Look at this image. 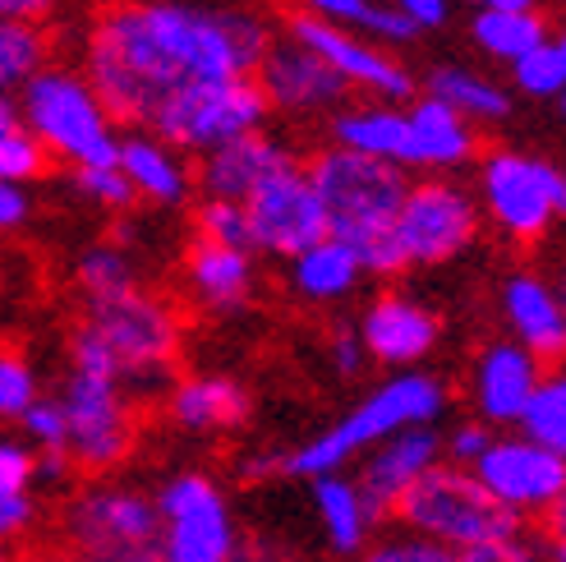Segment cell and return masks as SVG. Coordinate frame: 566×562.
Here are the masks:
<instances>
[{
	"instance_id": "obj_13",
	"label": "cell",
	"mask_w": 566,
	"mask_h": 562,
	"mask_svg": "<svg viewBox=\"0 0 566 562\" xmlns=\"http://www.w3.org/2000/svg\"><path fill=\"white\" fill-rule=\"evenodd\" d=\"M470 475L479 480V489H484L502 512H512L516 521L562 512L566 457H553L525 438H493L489 452L470 466Z\"/></svg>"
},
{
	"instance_id": "obj_3",
	"label": "cell",
	"mask_w": 566,
	"mask_h": 562,
	"mask_svg": "<svg viewBox=\"0 0 566 562\" xmlns=\"http://www.w3.org/2000/svg\"><path fill=\"white\" fill-rule=\"evenodd\" d=\"M447 410V387L433 374L406 370L378 383L350 415H342L332 429L308 438L295 452H281V480H318V475H342L346 461L369 452L382 438L401 429H423Z\"/></svg>"
},
{
	"instance_id": "obj_43",
	"label": "cell",
	"mask_w": 566,
	"mask_h": 562,
	"mask_svg": "<svg viewBox=\"0 0 566 562\" xmlns=\"http://www.w3.org/2000/svg\"><path fill=\"white\" fill-rule=\"evenodd\" d=\"M489 443H493V429H489V425H479V419H470V425H457V429L442 438V452H447L451 466L470 470L479 457L489 452Z\"/></svg>"
},
{
	"instance_id": "obj_12",
	"label": "cell",
	"mask_w": 566,
	"mask_h": 562,
	"mask_svg": "<svg viewBox=\"0 0 566 562\" xmlns=\"http://www.w3.org/2000/svg\"><path fill=\"white\" fill-rule=\"evenodd\" d=\"M61 410H65V429H70V443L65 452L78 470H111L129 457L134 447V415H129V397L116 378H97V374H74L65 378V392L61 397Z\"/></svg>"
},
{
	"instance_id": "obj_21",
	"label": "cell",
	"mask_w": 566,
	"mask_h": 562,
	"mask_svg": "<svg viewBox=\"0 0 566 562\" xmlns=\"http://www.w3.org/2000/svg\"><path fill=\"white\" fill-rule=\"evenodd\" d=\"M502 314H506V327L516 332L512 342L525 346L539 364L557 360L566 351V309H562V295L548 287L544 277H534V272L506 277Z\"/></svg>"
},
{
	"instance_id": "obj_24",
	"label": "cell",
	"mask_w": 566,
	"mask_h": 562,
	"mask_svg": "<svg viewBox=\"0 0 566 562\" xmlns=\"http://www.w3.org/2000/svg\"><path fill=\"white\" fill-rule=\"evenodd\" d=\"M116 166H120V176L134 185L138 199H153V204H166V208L185 204L189 189H193V176L185 171V162L171 148H166V144H157L148 129L120 138Z\"/></svg>"
},
{
	"instance_id": "obj_16",
	"label": "cell",
	"mask_w": 566,
	"mask_h": 562,
	"mask_svg": "<svg viewBox=\"0 0 566 562\" xmlns=\"http://www.w3.org/2000/svg\"><path fill=\"white\" fill-rule=\"evenodd\" d=\"M253 79H259L268 106L291 111V116H314V111L346 106V97H350L346 83L336 79L314 51H304L291 38H272Z\"/></svg>"
},
{
	"instance_id": "obj_10",
	"label": "cell",
	"mask_w": 566,
	"mask_h": 562,
	"mask_svg": "<svg viewBox=\"0 0 566 562\" xmlns=\"http://www.w3.org/2000/svg\"><path fill=\"white\" fill-rule=\"evenodd\" d=\"M479 236L474 199L451 180H419L406 189V204L391 221L396 254L406 268H438L470 249Z\"/></svg>"
},
{
	"instance_id": "obj_45",
	"label": "cell",
	"mask_w": 566,
	"mask_h": 562,
	"mask_svg": "<svg viewBox=\"0 0 566 562\" xmlns=\"http://www.w3.org/2000/svg\"><path fill=\"white\" fill-rule=\"evenodd\" d=\"M387 6L401 14L406 23H415V33L447 28V19H451V0H387Z\"/></svg>"
},
{
	"instance_id": "obj_53",
	"label": "cell",
	"mask_w": 566,
	"mask_h": 562,
	"mask_svg": "<svg viewBox=\"0 0 566 562\" xmlns=\"http://www.w3.org/2000/svg\"><path fill=\"white\" fill-rule=\"evenodd\" d=\"M235 562H281L276 553H268V549H240L235 553Z\"/></svg>"
},
{
	"instance_id": "obj_44",
	"label": "cell",
	"mask_w": 566,
	"mask_h": 562,
	"mask_svg": "<svg viewBox=\"0 0 566 562\" xmlns=\"http://www.w3.org/2000/svg\"><path fill=\"white\" fill-rule=\"evenodd\" d=\"M28 485H33V447L0 438V493H28Z\"/></svg>"
},
{
	"instance_id": "obj_55",
	"label": "cell",
	"mask_w": 566,
	"mask_h": 562,
	"mask_svg": "<svg viewBox=\"0 0 566 562\" xmlns=\"http://www.w3.org/2000/svg\"><path fill=\"white\" fill-rule=\"evenodd\" d=\"M0 562H10V558H6V549H0Z\"/></svg>"
},
{
	"instance_id": "obj_48",
	"label": "cell",
	"mask_w": 566,
	"mask_h": 562,
	"mask_svg": "<svg viewBox=\"0 0 566 562\" xmlns=\"http://www.w3.org/2000/svg\"><path fill=\"white\" fill-rule=\"evenodd\" d=\"M55 10V0H0V23H33L42 28V19Z\"/></svg>"
},
{
	"instance_id": "obj_40",
	"label": "cell",
	"mask_w": 566,
	"mask_h": 562,
	"mask_svg": "<svg viewBox=\"0 0 566 562\" xmlns=\"http://www.w3.org/2000/svg\"><path fill=\"white\" fill-rule=\"evenodd\" d=\"M19 425H23L28 443H38V452H65L70 429H65V410H61V402H55V397H38L33 406L23 410Z\"/></svg>"
},
{
	"instance_id": "obj_26",
	"label": "cell",
	"mask_w": 566,
	"mask_h": 562,
	"mask_svg": "<svg viewBox=\"0 0 566 562\" xmlns=\"http://www.w3.org/2000/svg\"><path fill=\"white\" fill-rule=\"evenodd\" d=\"M189 281H193L198 300H203L208 309L231 314V309H240L249 300V291H253V254L198 240L189 249Z\"/></svg>"
},
{
	"instance_id": "obj_5",
	"label": "cell",
	"mask_w": 566,
	"mask_h": 562,
	"mask_svg": "<svg viewBox=\"0 0 566 562\" xmlns=\"http://www.w3.org/2000/svg\"><path fill=\"white\" fill-rule=\"evenodd\" d=\"M391 517L401 521L410 535L433 540L451 553L525 530V521L502 512L497 502L479 489L474 475L461 466H433L429 475H419V480L396 498Z\"/></svg>"
},
{
	"instance_id": "obj_37",
	"label": "cell",
	"mask_w": 566,
	"mask_h": 562,
	"mask_svg": "<svg viewBox=\"0 0 566 562\" xmlns=\"http://www.w3.org/2000/svg\"><path fill=\"white\" fill-rule=\"evenodd\" d=\"M198 240L208 244H226V249H244L249 254V221H244V204H226V199H203L193 212Z\"/></svg>"
},
{
	"instance_id": "obj_19",
	"label": "cell",
	"mask_w": 566,
	"mask_h": 562,
	"mask_svg": "<svg viewBox=\"0 0 566 562\" xmlns=\"http://www.w3.org/2000/svg\"><path fill=\"white\" fill-rule=\"evenodd\" d=\"M544 364L516 342H493L479 351L474 374H470V397L479 410V425H516L530 392L539 387Z\"/></svg>"
},
{
	"instance_id": "obj_46",
	"label": "cell",
	"mask_w": 566,
	"mask_h": 562,
	"mask_svg": "<svg viewBox=\"0 0 566 562\" xmlns=\"http://www.w3.org/2000/svg\"><path fill=\"white\" fill-rule=\"evenodd\" d=\"M327 360H332V370L342 374V378L364 374V364H369V355H364V346H359V336H355V332H346V327H336V332H332V342H327Z\"/></svg>"
},
{
	"instance_id": "obj_27",
	"label": "cell",
	"mask_w": 566,
	"mask_h": 562,
	"mask_svg": "<svg viewBox=\"0 0 566 562\" xmlns=\"http://www.w3.org/2000/svg\"><path fill=\"white\" fill-rule=\"evenodd\" d=\"M314 512H318V525L332 544V553H364L369 549V535H374V517L364 508V498L355 489V480L346 475H318L314 480Z\"/></svg>"
},
{
	"instance_id": "obj_15",
	"label": "cell",
	"mask_w": 566,
	"mask_h": 562,
	"mask_svg": "<svg viewBox=\"0 0 566 562\" xmlns=\"http://www.w3.org/2000/svg\"><path fill=\"white\" fill-rule=\"evenodd\" d=\"M286 38L300 42L304 51H314L318 61L346 83V89H364L382 97V106H396V102H410L415 97V74L387 55L382 46H374L369 38H355L346 28H332L314 14H295Z\"/></svg>"
},
{
	"instance_id": "obj_49",
	"label": "cell",
	"mask_w": 566,
	"mask_h": 562,
	"mask_svg": "<svg viewBox=\"0 0 566 562\" xmlns=\"http://www.w3.org/2000/svg\"><path fill=\"white\" fill-rule=\"evenodd\" d=\"M28 221V194L23 185H6L0 180V231H14Z\"/></svg>"
},
{
	"instance_id": "obj_20",
	"label": "cell",
	"mask_w": 566,
	"mask_h": 562,
	"mask_svg": "<svg viewBox=\"0 0 566 562\" xmlns=\"http://www.w3.org/2000/svg\"><path fill=\"white\" fill-rule=\"evenodd\" d=\"M291 166H300L295 153L281 144V138H272L268 129H259V134L235 138V144L208 153L203 166H198V185H203L208 199L244 204L253 189L268 185L281 171H291Z\"/></svg>"
},
{
	"instance_id": "obj_42",
	"label": "cell",
	"mask_w": 566,
	"mask_h": 562,
	"mask_svg": "<svg viewBox=\"0 0 566 562\" xmlns=\"http://www.w3.org/2000/svg\"><path fill=\"white\" fill-rule=\"evenodd\" d=\"M457 562H548V558H544V544H534L525 530H516V535H502V540H484L474 549H461Z\"/></svg>"
},
{
	"instance_id": "obj_6",
	"label": "cell",
	"mask_w": 566,
	"mask_h": 562,
	"mask_svg": "<svg viewBox=\"0 0 566 562\" xmlns=\"http://www.w3.org/2000/svg\"><path fill=\"white\" fill-rule=\"evenodd\" d=\"M268 97L259 79H221V83H189L171 93L153 116L148 134L166 148L185 153H217L235 138H249L268 125Z\"/></svg>"
},
{
	"instance_id": "obj_34",
	"label": "cell",
	"mask_w": 566,
	"mask_h": 562,
	"mask_svg": "<svg viewBox=\"0 0 566 562\" xmlns=\"http://www.w3.org/2000/svg\"><path fill=\"white\" fill-rule=\"evenodd\" d=\"M516 70V89L530 97H562L566 93V42L553 33L548 42H539L534 51H525Z\"/></svg>"
},
{
	"instance_id": "obj_35",
	"label": "cell",
	"mask_w": 566,
	"mask_h": 562,
	"mask_svg": "<svg viewBox=\"0 0 566 562\" xmlns=\"http://www.w3.org/2000/svg\"><path fill=\"white\" fill-rule=\"evenodd\" d=\"M78 287L88 291V300H106V295H120V291L138 287V281H134L129 259L116 244H93L88 254L78 259Z\"/></svg>"
},
{
	"instance_id": "obj_29",
	"label": "cell",
	"mask_w": 566,
	"mask_h": 562,
	"mask_svg": "<svg viewBox=\"0 0 566 562\" xmlns=\"http://www.w3.org/2000/svg\"><path fill=\"white\" fill-rule=\"evenodd\" d=\"M359 263L346 244H336L332 236L314 249H304V254L291 259V287L295 295L314 300V304H332V300H346L355 287H359Z\"/></svg>"
},
{
	"instance_id": "obj_30",
	"label": "cell",
	"mask_w": 566,
	"mask_h": 562,
	"mask_svg": "<svg viewBox=\"0 0 566 562\" xmlns=\"http://www.w3.org/2000/svg\"><path fill=\"white\" fill-rule=\"evenodd\" d=\"M304 14H314L332 28H359V33H369L374 46L387 42V46H406L415 42V23H406L401 14H396L387 0H304Z\"/></svg>"
},
{
	"instance_id": "obj_52",
	"label": "cell",
	"mask_w": 566,
	"mask_h": 562,
	"mask_svg": "<svg viewBox=\"0 0 566 562\" xmlns=\"http://www.w3.org/2000/svg\"><path fill=\"white\" fill-rule=\"evenodd\" d=\"M19 125V106L14 97H0V129H14Z\"/></svg>"
},
{
	"instance_id": "obj_17",
	"label": "cell",
	"mask_w": 566,
	"mask_h": 562,
	"mask_svg": "<svg viewBox=\"0 0 566 562\" xmlns=\"http://www.w3.org/2000/svg\"><path fill=\"white\" fill-rule=\"evenodd\" d=\"M433 466H442V434L433 425L401 429V434L382 438L378 447H369V461L359 466L355 489L364 498V508H369V517L382 521V517H391L396 498H401L419 475H429Z\"/></svg>"
},
{
	"instance_id": "obj_2",
	"label": "cell",
	"mask_w": 566,
	"mask_h": 562,
	"mask_svg": "<svg viewBox=\"0 0 566 562\" xmlns=\"http://www.w3.org/2000/svg\"><path fill=\"white\" fill-rule=\"evenodd\" d=\"M304 176L323 204L327 236L350 249L359 272H374V277L406 272L401 254H396V240H391V221L401 212L406 189H410L401 166H387V162L359 157L346 148H323L304 166Z\"/></svg>"
},
{
	"instance_id": "obj_22",
	"label": "cell",
	"mask_w": 566,
	"mask_h": 562,
	"mask_svg": "<svg viewBox=\"0 0 566 562\" xmlns=\"http://www.w3.org/2000/svg\"><path fill=\"white\" fill-rule=\"evenodd\" d=\"M253 402L240 378H226V374H198V378H180L166 397V415L176 419L180 429L189 434H226V429H240L249 419Z\"/></svg>"
},
{
	"instance_id": "obj_36",
	"label": "cell",
	"mask_w": 566,
	"mask_h": 562,
	"mask_svg": "<svg viewBox=\"0 0 566 562\" xmlns=\"http://www.w3.org/2000/svg\"><path fill=\"white\" fill-rule=\"evenodd\" d=\"M51 157L42 153V144L23 125L0 129V180L6 185H23V180H42Z\"/></svg>"
},
{
	"instance_id": "obj_33",
	"label": "cell",
	"mask_w": 566,
	"mask_h": 562,
	"mask_svg": "<svg viewBox=\"0 0 566 562\" xmlns=\"http://www.w3.org/2000/svg\"><path fill=\"white\" fill-rule=\"evenodd\" d=\"M51 42L33 23H0V97H14L33 74L46 70Z\"/></svg>"
},
{
	"instance_id": "obj_1",
	"label": "cell",
	"mask_w": 566,
	"mask_h": 562,
	"mask_svg": "<svg viewBox=\"0 0 566 562\" xmlns=\"http://www.w3.org/2000/svg\"><path fill=\"white\" fill-rule=\"evenodd\" d=\"M272 46L268 14L203 0H125L88 38L93 97L111 125H148L153 111L189 83L253 79Z\"/></svg>"
},
{
	"instance_id": "obj_50",
	"label": "cell",
	"mask_w": 566,
	"mask_h": 562,
	"mask_svg": "<svg viewBox=\"0 0 566 562\" xmlns=\"http://www.w3.org/2000/svg\"><path fill=\"white\" fill-rule=\"evenodd\" d=\"M74 475V461L65 452H33V480L38 485H65Z\"/></svg>"
},
{
	"instance_id": "obj_32",
	"label": "cell",
	"mask_w": 566,
	"mask_h": 562,
	"mask_svg": "<svg viewBox=\"0 0 566 562\" xmlns=\"http://www.w3.org/2000/svg\"><path fill=\"white\" fill-rule=\"evenodd\" d=\"M521 438L544 447L553 457H566V378L562 374H544L539 387L530 392V402L521 410Z\"/></svg>"
},
{
	"instance_id": "obj_25",
	"label": "cell",
	"mask_w": 566,
	"mask_h": 562,
	"mask_svg": "<svg viewBox=\"0 0 566 562\" xmlns=\"http://www.w3.org/2000/svg\"><path fill=\"white\" fill-rule=\"evenodd\" d=\"M332 144L387 166H410V125L396 106H355L332 121Z\"/></svg>"
},
{
	"instance_id": "obj_11",
	"label": "cell",
	"mask_w": 566,
	"mask_h": 562,
	"mask_svg": "<svg viewBox=\"0 0 566 562\" xmlns=\"http://www.w3.org/2000/svg\"><path fill=\"white\" fill-rule=\"evenodd\" d=\"M65 530L78 558L125 562V558H144L157 549L161 521H157V502L148 493L125 489V485H97L70 502Z\"/></svg>"
},
{
	"instance_id": "obj_31",
	"label": "cell",
	"mask_w": 566,
	"mask_h": 562,
	"mask_svg": "<svg viewBox=\"0 0 566 562\" xmlns=\"http://www.w3.org/2000/svg\"><path fill=\"white\" fill-rule=\"evenodd\" d=\"M470 38L484 46L493 61L516 65L525 51H534L539 42L553 38V23L539 10H525V14H474L470 19Z\"/></svg>"
},
{
	"instance_id": "obj_28",
	"label": "cell",
	"mask_w": 566,
	"mask_h": 562,
	"mask_svg": "<svg viewBox=\"0 0 566 562\" xmlns=\"http://www.w3.org/2000/svg\"><path fill=\"white\" fill-rule=\"evenodd\" d=\"M442 106H451L461 121H506L512 116V93L502 89V83H493L489 74L479 70H465V65H438L429 74V93Z\"/></svg>"
},
{
	"instance_id": "obj_7",
	"label": "cell",
	"mask_w": 566,
	"mask_h": 562,
	"mask_svg": "<svg viewBox=\"0 0 566 562\" xmlns=\"http://www.w3.org/2000/svg\"><path fill=\"white\" fill-rule=\"evenodd\" d=\"M88 327L116 360L120 387H157L171 374L180 351V319L166 300L138 287L106 300H88Z\"/></svg>"
},
{
	"instance_id": "obj_54",
	"label": "cell",
	"mask_w": 566,
	"mask_h": 562,
	"mask_svg": "<svg viewBox=\"0 0 566 562\" xmlns=\"http://www.w3.org/2000/svg\"><path fill=\"white\" fill-rule=\"evenodd\" d=\"M125 562H157V558H153V553H144V558H125Z\"/></svg>"
},
{
	"instance_id": "obj_51",
	"label": "cell",
	"mask_w": 566,
	"mask_h": 562,
	"mask_svg": "<svg viewBox=\"0 0 566 562\" xmlns=\"http://www.w3.org/2000/svg\"><path fill=\"white\" fill-rule=\"evenodd\" d=\"M474 14H525V10H539V0H465Z\"/></svg>"
},
{
	"instance_id": "obj_39",
	"label": "cell",
	"mask_w": 566,
	"mask_h": 562,
	"mask_svg": "<svg viewBox=\"0 0 566 562\" xmlns=\"http://www.w3.org/2000/svg\"><path fill=\"white\" fill-rule=\"evenodd\" d=\"M74 185H78V194H88L93 204H102L111 212H125L138 204V194L120 176V166H74Z\"/></svg>"
},
{
	"instance_id": "obj_38",
	"label": "cell",
	"mask_w": 566,
	"mask_h": 562,
	"mask_svg": "<svg viewBox=\"0 0 566 562\" xmlns=\"http://www.w3.org/2000/svg\"><path fill=\"white\" fill-rule=\"evenodd\" d=\"M42 397L38 392V374L33 364L14 351H0V425H10V419H23V410Z\"/></svg>"
},
{
	"instance_id": "obj_4",
	"label": "cell",
	"mask_w": 566,
	"mask_h": 562,
	"mask_svg": "<svg viewBox=\"0 0 566 562\" xmlns=\"http://www.w3.org/2000/svg\"><path fill=\"white\" fill-rule=\"evenodd\" d=\"M14 106H19V125L38 138L46 157L55 153L74 166H116L120 153L116 125H111L83 74L46 65L19 89Z\"/></svg>"
},
{
	"instance_id": "obj_18",
	"label": "cell",
	"mask_w": 566,
	"mask_h": 562,
	"mask_svg": "<svg viewBox=\"0 0 566 562\" xmlns=\"http://www.w3.org/2000/svg\"><path fill=\"white\" fill-rule=\"evenodd\" d=\"M355 336H359L364 355H374L382 364H396V370H410V364L433 355L438 336H442V323H438L433 309H423L419 300L387 291V295H378L369 309H364Z\"/></svg>"
},
{
	"instance_id": "obj_9",
	"label": "cell",
	"mask_w": 566,
	"mask_h": 562,
	"mask_svg": "<svg viewBox=\"0 0 566 562\" xmlns=\"http://www.w3.org/2000/svg\"><path fill=\"white\" fill-rule=\"evenodd\" d=\"M479 194L512 240H539L566 208V176L548 157L497 148L479 162Z\"/></svg>"
},
{
	"instance_id": "obj_8",
	"label": "cell",
	"mask_w": 566,
	"mask_h": 562,
	"mask_svg": "<svg viewBox=\"0 0 566 562\" xmlns=\"http://www.w3.org/2000/svg\"><path fill=\"white\" fill-rule=\"evenodd\" d=\"M153 502L161 521V535L153 549L157 562H235L240 535L231 502L221 498V489L208 475L180 470L161 485Z\"/></svg>"
},
{
	"instance_id": "obj_23",
	"label": "cell",
	"mask_w": 566,
	"mask_h": 562,
	"mask_svg": "<svg viewBox=\"0 0 566 562\" xmlns=\"http://www.w3.org/2000/svg\"><path fill=\"white\" fill-rule=\"evenodd\" d=\"M406 125H410V166H429V171H457V166L474 162V125L461 121L451 106L433 102V97H419L406 111Z\"/></svg>"
},
{
	"instance_id": "obj_14",
	"label": "cell",
	"mask_w": 566,
	"mask_h": 562,
	"mask_svg": "<svg viewBox=\"0 0 566 562\" xmlns=\"http://www.w3.org/2000/svg\"><path fill=\"white\" fill-rule=\"evenodd\" d=\"M244 221H249V254L295 259L327 240V217L304 166H291V171L253 189L244 199Z\"/></svg>"
},
{
	"instance_id": "obj_47",
	"label": "cell",
	"mask_w": 566,
	"mask_h": 562,
	"mask_svg": "<svg viewBox=\"0 0 566 562\" xmlns=\"http://www.w3.org/2000/svg\"><path fill=\"white\" fill-rule=\"evenodd\" d=\"M38 517V502L28 493H0V540H14L23 535Z\"/></svg>"
},
{
	"instance_id": "obj_41",
	"label": "cell",
	"mask_w": 566,
	"mask_h": 562,
	"mask_svg": "<svg viewBox=\"0 0 566 562\" xmlns=\"http://www.w3.org/2000/svg\"><path fill=\"white\" fill-rule=\"evenodd\" d=\"M359 562H457V553L433 544V540H419V535H391L364 549Z\"/></svg>"
}]
</instances>
